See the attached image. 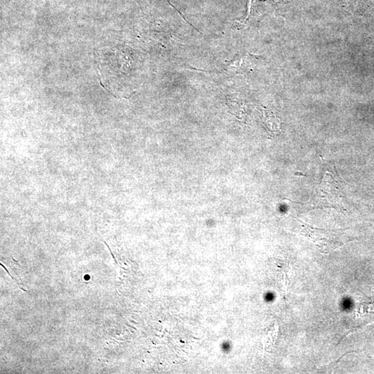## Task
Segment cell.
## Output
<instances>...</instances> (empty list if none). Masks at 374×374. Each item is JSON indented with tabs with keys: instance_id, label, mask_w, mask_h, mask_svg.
I'll return each mask as SVG.
<instances>
[{
	"instance_id": "obj_1",
	"label": "cell",
	"mask_w": 374,
	"mask_h": 374,
	"mask_svg": "<svg viewBox=\"0 0 374 374\" xmlns=\"http://www.w3.org/2000/svg\"><path fill=\"white\" fill-rule=\"evenodd\" d=\"M299 224L301 234L309 238L322 254H329L348 242L345 240V229H324L295 218Z\"/></svg>"
},
{
	"instance_id": "obj_2",
	"label": "cell",
	"mask_w": 374,
	"mask_h": 374,
	"mask_svg": "<svg viewBox=\"0 0 374 374\" xmlns=\"http://www.w3.org/2000/svg\"><path fill=\"white\" fill-rule=\"evenodd\" d=\"M335 171L336 170L335 169L332 171L330 176L326 175L324 177L319 191L320 198H325L324 201L328 204H338L341 202L343 197L339 188L342 183V180Z\"/></svg>"
},
{
	"instance_id": "obj_3",
	"label": "cell",
	"mask_w": 374,
	"mask_h": 374,
	"mask_svg": "<svg viewBox=\"0 0 374 374\" xmlns=\"http://www.w3.org/2000/svg\"><path fill=\"white\" fill-rule=\"evenodd\" d=\"M263 120H264L266 126V129L268 131H272V133H273V131H276V118L273 114H271V113L264 112Z\"/></svg>"
}]
</instances>
